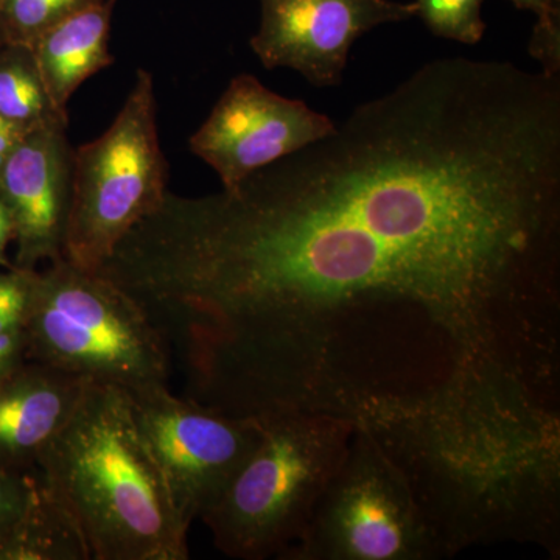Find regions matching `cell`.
Segmentation results:
<instances>
[{"mask_svg":"<svg viewBox=\"0 0 560 560\" xmlns=\"http://www.w3.org/2000/svg\"><path fill=\"white\" fill-rule=\"evenodd\" d=\"M102 272L237 416L338 411L477 366L559 370L560 75L442 58Z\"/></svg>","mask_w":560,"mask_h":560,"instance_id":"obj_1","label":"cell"},{"mask_svg":"<svg viewBox=\"0 0 560 560\" xmlns=\"http://www.w3.org/2000/svg\"><path fill=\"white\" fill-rule=\"evenodd\" d=\"M355 425L404 471L444 558L501 540L559 555V397L470 372Z\"/></svg>","mask_w":560,"mask_h":560,"instance_id":"obj_2","label":"cell"},{"mask_svg":"<svg viewBox=\"0 0 560 560\" xmlns=\"http://www.w3.org/2000/svg\"><path fill=\"white\" fill-rule=\"evenodd\" d=\"M92 560H187L190 526L117 386L88 383L36 466Z\"/></svg>","mask_w":560,"mask_h":560,"instance_id":"obj_3","label":"cell"},{"mask_svg":"<svg viewBox=\"0 0 560 560\" xmlns=\"http://www.w3.org/2000/svg\"><path fill=\"white\" fill-rule=\"evenodd\" d=\"M261 436L200 521L228 558L282 559L340 467L353 422L327 412L259 416Z\"/></svg>","mask_w":560,"mask_h":560,"instance_id":"obj_4","label":"cell"},{"mask_svg":"<svg viewBox=\"0 0 560 560\" xmlns=\"http://www.w3.org/2000/svg\"><path fill=\"white\" fill-rule=\"evenodd\" d=\"M27 360L135 393L168 385L172 357L145 311L101 272L65 257L33 276Z\"/></svg>","mask_w":560,"mask_h":560,"instance_id":"obj_5","label":"cell"},{"mask_svg":"<svg viewBox=\"0 0 560 560\" xmlns=\"http://www.w3.org/2000/svg\"><path fill=\"white\" fill-rule=\"evenodd\" d=\"M167 194L154 81L149 70L138 69L108 130L73 150L62 257L81 270L97 272L128 232L160 209Z\"/></svg>","mask_w":560,"mask_h":560,"instance_id":"obj_6","label":"cell"},{"mask_svg":"<svg viewBox=\"0 0 560 560\" xmlns=\"http://www.w3.org/2000/svg\"><path fill=\"white\" fill-rule=\"evenodd\" d=\"M283 560L444 559L440 541L388 453L353 425L340 467Z\"/></svg>","mask_w":560,"mask_h":560,"instance_id":"obj_7","label":"cell"},{"mask_svg":"<svg viewBox=\"0 0 560 560\" xmlns=\"http://www.w3.org/2000/svg\"><path fill=\"white\" fill-rule=\"evenodd\" d=\"M180 517L191 526L219 499L261 436V420L176 397L168 385L128 393Z\"/></svg>","mask_w":560,"mask_h":560,"instance_id":"obj_8","label":"cell"},{"mask_svg":"<svg viewBox=\"0 0 560 560\" xmlns=\"http://www.w3.org/2000/svg\"><path fill=\"white\" fill-rule=\"evenodd\" d=\"M335 128L326 114L242 73L231 81L189 145L217 172L223 190L232 191L253 173L326 138Z\"/></svg>","mask_w":560,"mask_h":560,"instance_id":"obj_9","label":"cell"},{"mask_svg":"<svg viewBox=\"0 0 560 560\" xmlns=\"http://www.w3.org/2000/svg\"><path fill=\"white\" fill-rule=\"evenodd\" d=\"M412 16H418L416 2L260 0V25L250 49L267 69L289 68L313 86H338L360 36Z\"/></svg>","mask_w":560,"mask_h":560,"instance_id":"obj_10","label":"cell"},{"mask_svg":"<svg viewBox=\"0 0 560 560\" xmlns=\"http://www.w3.org/2000/svg\"><path fill=\"white\" fill-rule=\"evenodd\" d=\"M68 120L28 131L0 168V201L16 245L14 267L39 270L61 259L72 191Z\"/></svg>","mask_w":560,"mask_h":560,"instance_id":"obj_11","label":"cell"},{"mask_svg":"<svg viewBox=\"0 0 560 560\" xmlns=\"http://www.w3.org/2000/svg\"><path fill=\"white\" fill-rule=\"evenodd\" d=\"M88 383L32 360L0 378V467L35 470Z\"/></svg>","mask_w":560,"mask_h":560,"instance_id":"obj_12","label":"cell"},{"mask_svg":"<svg viewBox=\"0 0 560 560\" xmlns=\"http://www.w3.org/2000/svg\"><path fill=\"white\" fill-rule=\"evenodd\" d=\"M117 0H95L43 33L31 50L40 81L55 108L68 114L81 84L114 61L109 54L110 18Z\"/></svg>","mask_w":560,"mask_h":560,"instance_id":"obj_13","label":"cell"},{"mask_svg":"<svg viewBox=\"0 0 560 560\" xmlns=\"http://www.w3.org/2000/svg\"><path fill=\"white\" fill-rule=\"evenodd\" d=\"M36 471V470H35ZM90 551L75 523L40 482L20 528L0 552V560H90Z\"/></svg>","mask_w":560,"mask_h":560,"instance_id":"obj_14","label":"cell"},{"mask_svg":"<svg viewBox=\"0 0 560 560\" xmlns=\"http://www.w3.org/2000/svg\"><path fill=\"white\" fill-rule=\"evenodd\" d=\"M0 117L27 132L68 120L51 103L28 47L0 46Z\"/></svg>","mask_w":560,"mask_h":560,"instance_id":"obj_15","label":"cell"},{"mask_svg":"<svg viewBox=\"0 0 560 560\" xmlns=\"http://www.w3.org/2000/svg\"><path fill=\"white\" fill-rule=\"evenodd\" d=\"M95 0H0L3 44L31 49L32 44L70 13Z\"/></svg>","mask_w":560,"mask_h":560,"instance_id":"obj_16","label":"cell"},{"mask_svg":"<svg viewBox=\"0 0 560 560\" xmlns=\"http://www.w3.org/2000/svg\"><path fill=\"white\" fill-rule=\"evenodd\" d=\"M485 0H416L418 16L440 38L460 44H477L485 36Z\"/></svg>","mask_w":560,"mask_h":560,"instance_id":"obj_17","label":"cell"},{"mask_svg":"<svg viewBox=\"0 0 560 560\" xmlns=\"http://www.w3.org/2000/svg\"><path fill=\"white\" fill-rule=\"evenodd\" d=\"M36 471L0 467V552L20 528L35 492Z\"/></svg>","mask_w":560,"mask_h":560,"instance_id":"obj_18","label":"cell"},{"mask_svg":"<svg viewBox=\"0 0 560 560\" xmlns=\"http://www.w3.org/2000/svg\"><path fill=\"white\" fill-rule=\"evenodd\" d=\"M35 271L22 270L14 265H9L7 270L0 268V335L24 329Z\"/></svg>","mask_w":560,"mask_h":560,"instance_id":"obj_19","label":"cell"},{"mask_svg":"<svg viewBox=\"0 0 560 560\" xmlns=\"http://www.w3.org/2000/svg\"><path fill=\"white\" fill-rule=\"evenodd\" d=\"M529 51L548 75H560V18L537 21L529 40Z\"/></svg>","mask_w":560,"mask_h":560,"instance_id":"obj_20","label":"cell"},{"mask_svg":"<svg viewBox=\"0 0 560 560\" xmlns=\"http://www.w3.org/2000/svg\"><path fill=\"white\" fill-rule=\"evenodd\" d=\"M27 361V346L24 331H10L0 335V378Z\"/></svg>","mask_w":560,"mask_h":560,"instance_id":"obj_21","label":"cell"},{"mask_svg":"<svg viewBox=\"0 0 560 560\" xmlns=\"http://www.w3.org/2000/svg\"><path fill=\"white\" fill-rule=\"evenodd\" d=\"M27 135V131L21 130L16 125L10 124L0 117V168L9 160L11 151L16 149L18 143Z\"/></svg>","mask_w":560,"mask_h":560,"instance_id":"obj_22","label":"cell"},{"mask_svg":"<svg viewBox=\"0 0 560 560\" xmlns=\"http://www.w3.org/2000/svg\"><path fill=\"white\" fill-rule=\"evenodd\" d=\"M517 9L533 11L537 21L560 18V0H511Z\"/></svg>","mask_w":560,"mask_h":560,"instance_id":"obj_23","label":"cell"},{"mask_svg":"<svg viewBox=\"0 0 560 560\" xmlns=\"http://www.w3.org/2000/svg\"><path fill=\"white\" fill-rule=\"evenodd\" d=\"M10 243H13V228H11L9 212L0 201V267H9L5 254Z\"/></svg>","mask_w":560,"mask_h":560,"instance_id":"obj_24","label":"cell"},{"mask_svg":"<svg viewBox=\"0 0 560 560\" xmlns=\"http://www.w3.org/2000/svg\"><path fill=\"white\" fill-rule=\"evenodd\" d=\"M0 44H3L2 35H0Z\"/></svg>","mask_w":560,"mask_h":560,"instance_id":"obj_25","label":"cell"},{"mask_svg":"<svg viewBox=\"0 0 560 560\" xmlns=\"http://www.w3.org/2000/svg\"><path fill=\"white\" fill-rule=\"evenodd\" d=\"M0 46H2V44H0Z\"/></svg>","mask_w":560,"mask_h":560,"instance_id":"obj_26","label":"cell"}]
</instances>
